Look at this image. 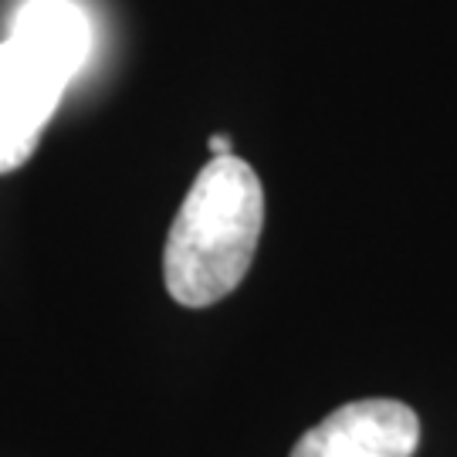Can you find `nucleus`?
<instances>
[{
    "instance_id": "nucleus-1",
    "label": "nucleus",
    "mask_w": 457,
    "mask_h": 457,
    "mask_svg": "<svg viewBox=\"0 0 457 457\" xmlns=\"http://www.w3.org/2000/svg\"><path fill=\"white\" fill-rule=\"evenodd\" d=\"M264 228V187L241 156H213L196 173L170 224L163 281L183 309L228 298L254 262Z\"/></svg>"
},
{
    "instance_id": "nucleus-2",
    "label": "nucleus",
    "mask_w": 457,
    "mask_h": 457,
    "mask_svg": "<svg viewBox=\"0 0 457 457\" xmlns=\"http://www.w3.org/2000/svg\"><path fill=\"white\" fill-rule=\"evenodd\" d=\"M68 82L65 71L37 58L21 41H0V177L34 156Z\"/></svg>"
},
{
    "instance_id": "nucleus-3",
    "label": "nucleus",
    "mask_w": 457,
    "mask_h": 457,
    "mask_svg": "<svg viewBox=\"0 0 457 457\" xmlns=\"http://www.w3.org/2000/svg\"><path fill=\"white\" fill-rule=\"evenodd\" d=\"M420 417L400 400H356L305 430L292 457H413Z\"/></svg>"
},
{
    "instance_id": "nucleus-4",
    "label": "nucleus",
    "mask_w": 457,
    "mask_h": 457,
    "mask_svg": "<svg viewBox=\"0 0 457 457\" xmlns=\"http://www.w3.org/2000/svg\"><path fill=\"white\" fill-rule=\"evenodd\" d=\"M7 37L31 48L68 79H75L92 51V24L75 0H24Z\"/></svg>"
},
{
    "instance_id": "nucleus-5",
    "label": "nucleus",
    "mask_w": 457,
    "mask_h": 457,
    "mask_svg": "<svg viewBox=\"0 0 457 457\" xmlns=\"http://www.w3.org/2000/svg\"><path fill=\"white\" fill-rule=\"evenodd\" d=\"M211 153L213 156H234L228 136H211Z\"/></svg>"
}]
</instances>
